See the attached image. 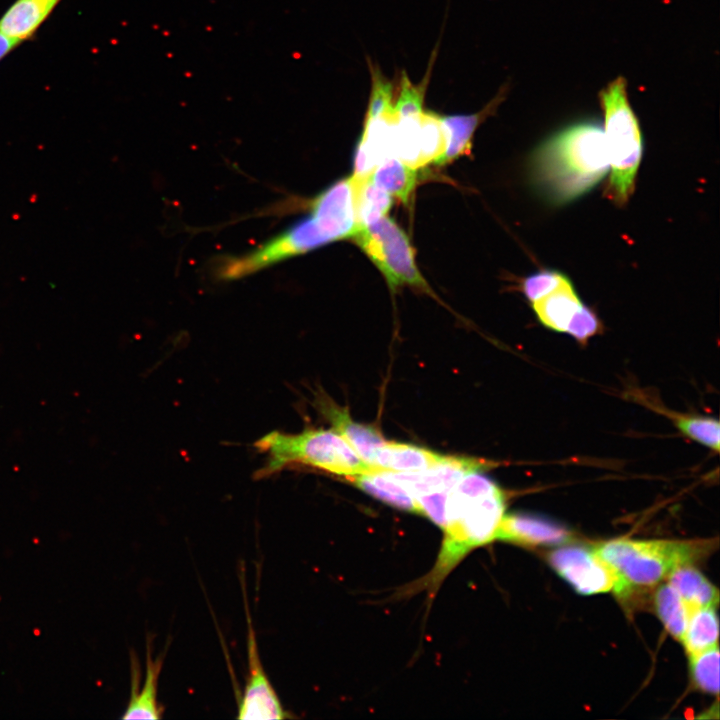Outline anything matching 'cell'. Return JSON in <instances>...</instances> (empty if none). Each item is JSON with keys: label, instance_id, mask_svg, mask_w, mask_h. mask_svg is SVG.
I'll return each instance as SVG.
<instances>
[{"label": "cell", "instance_id": "1", "mask_svg": "<svg viewBox=\"0 0 720 720\" xmlns=\"http://www.w3.org/2000/svg\"><path fill=\"white\" fill-rule=\"evenodd\" d=\"M530 171L536 187L554 204L588 192L609 171L603 126L582 120L559 130L537 147Z\"/></svg>", "mask_w": 720, "mask_h": 720}, {"label": "cell", "instance_id": "2", "mask_svg": "<svg viewBox=\"0 0 720 720\" xmlns=\"http://www.w3.org/2000/svg\"><path fill=\"white\" fill-rule=\"evenodd\" d=\"M504 512V492L479 470L465 474L452 487L446 503L444 538L432 572L433 585L468 552L496 540Z\"/></svg>", "mask_w": 720, "mask_h": 720}, {"label": "cell", "instance_id": "3", "mask_svg": "<svg viewBox=\"0 0 720 720\" xmlns=\"http://www.w3.org/2000/svg\"><path fill=\"white\" fill-rule=\"evenodd\" d=\"M266 454L256 479L271 476L293 464L312 466L347 479L385 469L363 461L350 444L334 429H305L298 434L272 431L254 444Z\"/></svg>", "mask_w": 720, "mask_h": 720}, {"label": "cell", "instance_id": "4", "mask_svg": "<svg viewBox=\"0 0 720 720\" xmlns=\"http://www.w3.org/2000/svg\"><path fill=\"white\" fill-rule=\"evenodd\" d=\"M712 540H634L619 538L598 544L594 550L618 575L627 592L633 586H654L683 565L709 554Z\"/></svg>", "mask_w": 720, "mask_h": 720}, {"label": "cell", "instance_id": "5", "mask_svg": "<svg viewBox=\"0 0 720 720\" xmlns=\"http://www.w3.org/2000/svg\"><path fill=\"white\" fill-rule=\"evenodd\" d=\"M627 88V80L619 76L599 93L610 169L607 192L618 205L625 204L634 191L643 151L639 121Z\"/></svg>", "mask_w": 720, "mask_h": 720}, {"label": "cell", "instance_id": "6", "mask_svg": "<svg viewBox=\"0 0 720 720\" xmlns=\"http://www.w3.org/2000/svg\"><path fill=\"white\" fill-rule=\"evenodd\" d=\"M385 277L389 287L409 285L431 292L416 266L406 233L389 217L360 228L352 237Z\"/></svg>", "mask_w": 720, "mask_h": 720}, {"label": "cell", "instance_id": "7", "mask_svg": "<svg viewBox=\"0 0 720 720\" xmlns=\"http://www.w3.org/2000/svg\"><path fill=\"white\" fill-rule=\"evenodd\" d=\"M552 568L578 593L584 595L613 591L625 595L626 587L614 570L593 549L565 546L548 554Z\"/></svg>", "mask_w": 720, "mask_h": 720}, {"label": "cell", "instance_id": "8", "mask_svg": "<svg viewBox=\"0 0 720 720\" xmlns=\"http://www.w3.org/2000/svg\"><path fill=\"white\" fill-rule=\"evenodd\" d=\"M243 592L247 621L248 674L239 702L237 718L242 720L285 719L289 715L283 708L261 662L245 590Z\"/></svg>", "mask_w": 720, "mask_h": 720}, {"label": "cell", "instance_id": "9", "mask_svg": "<svg viewBox=\"0 0 720 720\" xmlns=\"http://www.w3.org/2000/svg\"><path fill=\"white\" fill-rule=\"evenodd\" d=\"M310 210L333 242L352 238L359 230L351 177L337 181L317 195Z\"/></svg>", "mask_w": 720, "mask_h": 720}, {"label": "cell", "instance_id": "10", "mask_svg": "<svg viewBox=\"0 0 720 720\" xmlns=\"http://www.w3.org/2000/svg\"><path fill=\"white\" fill-rule=\"evenodd\" d=\"M487 466L488 463L481 460L447 456L437 466L423 471L388 473L406 490L416 506V500L421 496L434 492H449L465 474L480 471Z\"/></svg>", "mask_w": 720, "mask_h": 720}, {"label": "cell", "instance_id": "11", "mask_svg": "<svg viewBox=\"0 0 720 720\" xmlns=\"http://www.w3.org/2000/svg\"><path fill=\"white\" fill-rule=\"evenodd\" d=\"M398 117L392 112L365 121L354 158V176H369L380 162L394 156V133Z\"/></svg>", "mask_w": 720, "mask_h": 720}, {"label": "cell", "instance_id": "12", "mask_svg": "<svg viewBox=\"0 0 720 720\" xmlns=\"http://www.w3.org/2000/svg\"><path fill=\"white\" fill-rule=\"evenodd\" d=\"M316 408L366 463L374 466L378 448L386 441L375 427L353 421L346 408L339 407L326 395L318 393Z\"/></svg>", "mask_w": 720, "mask_h": 720}, {"label": "cell", "instance_id": "13", "mask_svg": "<svg viewBox=\"0 0 720 720\" xmlns=\"http://www.w3.org/2000/svg\"><path fill=\"white\" fill-rule=\"evenodd\" d=\"M496 539L519 545H556L572 539L571 533L549 520L528 514L504 515Z\"/></svg>", "mask_w": 720, "mask_h": 720}, {"label": "cell", "instance_id": "14", "mask_svg": "<svg viewBox=\"0 0 720 720\" xmlns=\"http://www.w3.org/2000/svg\"><path fill=\"white\" fill-rule=\"evenodd\" d=\"M508 87H501L497 95L478 113L441 116L447 136V147L437 165L447 164L471 150L472 137L478 125L494 113L505 99Z\"/></svg>", "mask_w": 720, "mask_h": 720}, {"label": "cell", "instance_id": "15", "mask_svg": "<svg viewBox=\"0 0 720 720\" xmlns=\"http://www.w3.org/2000/svg\"><path fill=\"white\" fill-rule=\"evenodd\" d=\"M61 0H15L0 18V31L22 43L31 39Z\"/></svg>", "mask_w": 720, "mask_h": 720}, {"label": "cell", "instance_id": "16", "mask_svg": "<svg viewBox=\"0 0 720 720\" xmlns=\"http://www.w3.org/2000/svg\"><path fill=\"white\" fill-rule=\"evenodd\" d=\"M163 666V656L152 657L151 648L147 646L146 668L142 686L132 674L131 693L123 719H159L162 708L159 705L158 683Z\"/></svg>", "mask_w": 720, "mask_h": 720}, {"label": "cell", "instance_id": "17", "mask_svg": "<svg viewBox=\"0 0 720 720\" xmlns=\"http://www.w3.org/2000/svg\"><path fill=\"white\" fill-rule=\"evenodd\" d=\"M446 457L415 445L385 441L376 451L374 466L393 472H418L437 466Z\"/></svg>", "mask_w": 720, "mask_h": 720}, {"label": "cell", "instance_id": "18", "mask_svg": "<svg viewBox=\"0 0 720 720\" xmlns=\"http://www.w3.org/2000/svg\"><path fill=\"white\" fill-rule=\"evenodd\" d=\"M531 304L538 320L547 328L558 332L567 331L570 322L584 305L569 279Z\"/></svg>", "mask_w": 720, "mask_h": 720}, {"label": "cell", "instance_id": "19", "mask_svg": "<svg viewBox=\"0 0 720 720\" xmlns=\"http://www.w3.org/2000/svg\"><path fill=\"white\" fill-rule=\"evenodd\" d=\"M667 580L693 610L718 605V589L692 565L676 568L667 577Z\"/></svg>", "mask_w": 720, "mask_h": 720}, {"label": "cell", "instance_id": "20", "mask_svg": "<svg viewBox=\"0 0 720 720\" xmlns=\"http://www.w3.org/2000/svg\"><path fill=\"white\" fill-rule=\"evenodd\" d=\"M354 208L359 229L386 216L392 206V196L378 187L369 176H351Z\"/></svg>", "mask_w": 720, "mask_h": 720}, {"label": "cell", "instance_id": "21", "mask_svg": "<svg viewBox=\"0 0 720 720\" xmlns=\"http://www.w3.org/2000/svg\"><path fill=\"white\" fill-rule=\"evenodd\" d=\"M370 178L390 196L407 203L416 187L417 173L415 168L391 156L378 164Z\"/></svg>", "mask_w": 720, "mask_h": 720}, {"label": "cell", "instance_id": "22", "mask_svg": "<svg viewBox=\"0 0 720 720\" xmlns=\"http://www.w3.org/2000/svg\"><path fill=\"white\" fill-rule=\"evenodd\" d=\"M352 483L367 494L401 510L416 513L414 500L406 490L394 480L388 470L361 474L349 478Z\"/></svg>", "mask_w": 720, "mask_h": 720}, {"label": "cell", "instance_id": "23", "mask_svg": "<svg viewBox=\"0 0 720 720\" xmlns=\"http://www.w3.org/2000/svg\"><path fill=\"white\" fill-rule=\"evenodd\" d=\"M653 603L656 614L666 630L676 640L681 641L693 609L669 583L657 588Z\"/></svg>", "mask_w": 720, "mask_h": 720}, {"label": "cell", "instance_id": "24", "mask_svg": "<svg viewBox=\"0 0 720 720\" xmlns=\"http://www.w3.org/2000/svg\"><path fill=\"white\" fill-rule=\"evenodd\" d=\"M719 622L715 607H700L691 612L681 640L688 655L718 645Z\"/></svg>", "mask_w": 720, "mask_h": 720}, {"label": "cell", "instance_id": "25", "mask_svg": "<svg viewBox=\"0 0 720 720\" xmlns=\"http://www.w3.org/2000/svg\"><path fill=\"white\" fill-rule=\"evenodd\" d=\"M420 120L421 164L422 167L438 164L447 147V136L441 116L432 112H422Z\"/></svg>", "mask_w": 720, "mask_h": 720}, {"label": "cell", "instance_id": "26", "mask_svg": "<svg viewBox=\"0 0 720 720\" xmlns=\"http://www.w3.org/2000/svg\"><path fill=\"white\" fill-rule=\"evenodd\" d=\"M690 674L695 687L705 693L719 694L718 645L689 655Z\"/></svg>", "mask_w": 720, "mask_h": 720}, {"label": "cell", "instance_id": "27", "mask_svg": "<svg viewBox=\"0 0 720 720\" xmlns=\"http://www.w3.org/2000/svg\"><path fill=\"white\" fill-rule=\"evenodd\" d=\"M674 423L690 439L719 451V421L707 416L675 415Z\"/></svg>", "mask_w": 720, "mask_h": 720}, {"label": "cell", "instance_id": "28", "mask_svg": "<svg viewBox=\"0 0 720 720\" xmlns=\"http://www.w3.org/2000/svg\"><path fill=\"white\" fill-rule=\"evenodd\" d=\"M430 66L425 79H423L418 85L411 82L405 71L401 72L398 97L395 104L392 105V112L398 118L416 116L423 112L425 91L431 73Z\"/></svg>", "mask_w": 720, "mask_h": 720}, {"label": "cell", "instance_id": "29", "mask_svg": "<svg viewBox=\"0 0 720 720\" xmlns=\"http://www.w3.org/2000/svg\"><path fill=\"white\" fill-rule=\"evenodd\" d=\"M371 91L366 120L374 119L392 109L393 84L382 73L378 65L369 62Z\"/></svg>", "mask_w": 720, "mask_h": 720}, {"label": "cell", "instance_id": "30", "mask_svg": "<svg viewBox=\"0 0 720 720\" xmlns=\"http://www.w3.org/2000/svg\"><path fill=\"white\" fill-rule=\"evenodd\" d=\"M568 280V277L555 270H541L526 277L521 290L531 302L548 295Z\"/></svg>", "mask_w": 720, "mask_h": 720}, {"label": "cell", "instance_id": "31", "mask_svg": "<svg viewBox=\"0 0 720 720\" xmlns=\"http://www.w3.org/2000/svg\"><path fill=\"white\" fill-rule=\"evenodd\" d=\"M601 328V322L597 315L586 305H583L570 322L566 333L573 336L577 341L584 343L590 337L598 334Z\"/></svg>", "mask_w": 720, "mask_h": 720}, {"label": "cell", "instance_id": "32", "mask_svg": "<svg viewBox=\"0 0 720 720\" xmlns=\"http://www.w3.org/2000/svg\"><path fill=\"white\" fill-rule=\"evenodd\" d=\"M20 43L0 31V62Z\"/></svg>", "mask_w": 720, "mask_h": 720}]
</instances>
